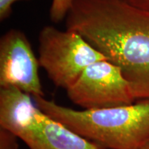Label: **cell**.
Masks as SVG:
<instances>
[{
    "instance_id": "6da1fadb",
    "label": "cell",
    "mask_w": 149,
    "mask_h": 149,
    "mask_svg": "<svg viewBox=\"0 0 149 149\" xmlns=\"http://www.w3.org/2000/svg\"><path fill=\"white\" fill-rule=\"evenodd\" d=\"M66 29L119 67L135 100L149 99V10L128 0H73Z\"/></svg>"
},
{
    "instance_id": "7a4b0ae2",
    "label": "cell",
    "mask_w": 149,
    "mask_h": 149,
    "mask_svg": "<svg viewBox=\"0 0 149 149\" xmlns=\"http://www.w3.org/2000/svg\"><path fill=\"white\" fill-rule=\"evenodd\" d=\"M45 114L106 149H141L149 142V99L128 105L74 110L33 97Z\"/></svg>"
},
{
    "instance_id": "3957f363",
    "label": "cell",
    "mask_w": 149,
    "mask_h": 149,
    "mask_svg": "<svg viewBox=\"0 0 149 149\" xmlns=\"http://www.w3.org/2000/svg\"><path fill=\"white\" fill-rule=\"evenodd\" d=\"M39 61L55 86L67 90L87 67L107 57L79 33L46 26L39 35Z\"/></svg>"
},
{
    "instance_id": "277c9868",
    "label": "cell",
    "mask_w": 149,
    "mask_h": 149,
    "mask_svg": "<svg viewBox=\"0 0 149 149\" xmlns=\"http://www.w3.org/2000/svg\"><path fill=\"white\" fill-rule=\"evenodd\" d=\"M66 92L70 101L83 110L120 107L136 101L122 70L107 59L87 67Z\"/></svg>"
},
{
    "instance_id": "5b68a950",
    "label": "cell",
    "mask_w": 149,
    "mask_h": 149,
    "mask_svg": "<svg viewBox=\"0 0 149 149\" xmlns=\"http://www.w3.org/2000/svg\"><path fill=\"white\" fill-rule=\"evenodd\" d=\"M39 59L25 33L10 29L0 40V88L14 87L33 97H44Z\"/></svg>"
},
{
    "instance_id": "8992f818",
    "label": "cell",
    "mask_w": 149,
    "mask_h": 149,
    "mask_svg": "<svg viewBox=\"0 0 149 149\" xmlns=\"http://www.w3.org/2000/svg\"><path fill=\"white\" fill-rule=\"evenodd\" d=\"M17 138L30 149H106L53 120L40 109Z\"/></svg>"
},
{
    "instance_id": "52a82bcc",
    "label": "cell",
    "mask_w": 149,
    "mask_h": 149,
    "mask_svg": "<svg viewBox=\"0 0 149 149\" xmlns=\"http://www.w3.org/2000/svg\"><path fill=\"white\" fill-rule=\"evenodd\" d=\"M29 94L14 87L0 88V128L17 137L39 111Z\"/></svg>"
},
{
    "instance_id": "ba28073f",
    "label": "cell",
    "mask_w": 149,
    "mask_h": 149,
    "mask_svg": "<svg viewBox=\"0 0 149 149\" xmlns=\"http://www.w3.org/2000/svg\"><path fill=\"white\" fill-rule=\"evenodd\" d=\"M73 0H52L50 18L53 23H59L66 19Z\"/></svg>"
},
{
    "instance_id": "9c48e42d",
    "label": "cell",
    "mask_w": 149,
    "mask_h": 149,
    "mask_svg": "<svg viewBox=\"0 0 149 149\" xmlns=\"http://www.w3.org/2000/svg\"><path fill=\"white\" fill-rule=\"evenodd\" d=\"M17 137L12 133L0 128V149H18Z\"/></svg>"
},
{
    "instance_id": "30bf717a",
    "label": "cell",
    "mask_w": 149,
    "mask_h": 149,
    "mask_svg": "<svg viewBox=\"0 0 149 149\" xmlns=\"http://www.w3.org/2000/svg\"><path fill=\"white\" fill-rule=\"evenodd\" d=\"M19 1L27 0H0V21L3 22L10 16L13 6Z\"/></svg>"
},
{
    "instance_id": "8fae6325",
    "label": "cell",
    "mask_w": 149,
    "mask_h": 149,
    "mask_svg": "<svg viewBox=\"0 0 149 149\" xmlns=\"http://www.w3.org/2000/svg\"><path fill=\"white\" fill-rule=\"evenodd\" d=\"M128 1L137 8L149 10V0H128Z\"/></svg>"
},
{
    "instance_id": "7c38bea8",
    "label": "cell",
    "mask_w": 149,
    "mask_h": 149,
    "mask_svg": "<svg viewBox=\"0 0 149 149\" xmlns=\"http://www.w3.org/2000/svg\"><path fill=\"white\" fill-rule=\"evenodd\" d=\"M141 149H149V142L147 143V144L145 145V146Z\"/></svg>"
}]
</instances>
